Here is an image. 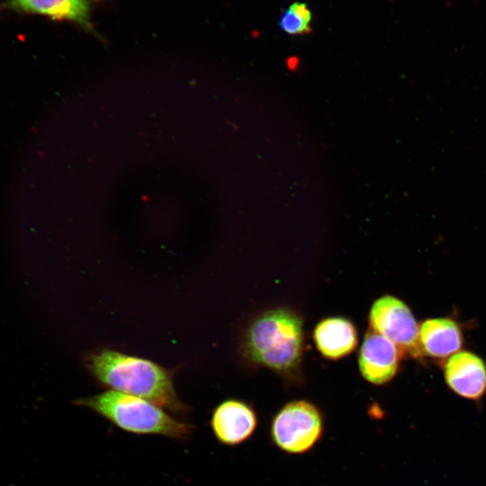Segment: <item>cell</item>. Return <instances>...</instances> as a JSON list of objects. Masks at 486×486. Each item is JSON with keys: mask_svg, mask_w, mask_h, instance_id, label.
<instances>
[{"mask_svg": "<svg viewBox=\"0 0 486 486\" xmlns=\"http://www.w3.org/2000/svg\"><path fill=\"white\" fill-rule=\"evenodd\" d=\"M369 320L372 329L390 339L400 356L422 355L417 321L410 308L400 299L385 295L376 300Z\"/></svg>", "mask_w": 486, "mask_h": 486, "instance_id": "obj_5", "label": "cell"}, {"mask_svg": "<svg viewBox=\"0 0 486 486\" xmlns=\"http://www.w3.org/2000/svg\"><path fill=\"white\" fill-rule=\"evenodd\" d=\"M257 418L246 402L230 399L213 410L211 428L217 441L224 446H236L246 442L255 432Z\"/></svg>", "mask_w": 486, "mask_h": 486, "instance_id": "obj_6", "label": "cell"}, {"mask_svg": "<svg viewBox=\"0 0 486 486\" xmlns=\"http://www.w3.org/2000/svg\"><path fill=\"white\" fill-rule=\"evenodd\" d=\"M75 404L93 410L117 428L135 435L186 440L194 429L190 423L175 418L149 400L113 390L76 400Z\"/></svg>", "mask_w": 486, "mask_h": 486, "instance_id": "obj_2", "label": "cell"}, {"mask_svg": "<svg viewBox=\"0 0 486 486\" xmlns=\"http://www.w3.org/2000/svg\"><path fill=\"white\" fill-rule=\"evenodd\" d=\"M246 346L253 361L275 371L290 372L302 357V320L286 309L267 311L251 325Z\"/></svg>", "mask_w": 486, "mask_h": 486, "instance_id": "obj_3", "label": "cell"}, {"mask_svg": "<svg viewBox=\"0 0 486 486\" xmlns=\"http://www.w3.org/2000/svg\"><path fill=\"white\" fill-rule=\"evenodd\" d=\"M323 431L321 412L307 400L286 403L274 415L270 427L272 442L290 454L309 452L320 440Z\"/></svg>", "mask_w": 486, "mask_h": 486, "instance_id": "obj_4", "label": "cell"}, {"mask_svg": "<svg viewBox=\"0 0 486 486\" xmlns=\"http://www.w3.org/2000/svg\"><path fill=\"white\" fill-rule=\"evenodd\" d=\"M86 365L111 390L145 399L174 413L189 410L177 396L170 373L150 360L102 350L91 354Z\"/></svg>", "mask_w": 486, "mask_h": 486, "instance_id": "obj_1", "label": "cell"}, {"mask_svg": "<svg viewBox=\"0 0 486 486\" xmlns=\"http://www.w3.org/2000/svg\"><path fill=\"white\" fill-rule=\"evenodd\" d=\"M400 353L387 338L374 331L367 332L359 354V369L369 382L381 385L397 373Z\"/></svg>", "mask_w": 486, "mask_h": 486, "instance_id": "obj_8", "label": "cell"}, {"mask_svg": "<svg viewBox=\"0 0 486 486\" xmlns=\"http://www.w3.org/2000/svg\"><path fill=\"white\" fill-rule=\"evenodd\" d=\"M314 340L319 351L330 359L341 358L356 346L355 326L344 318H328L320 321L314 330Z\"/></svg>", "mask_w": 486, "mask_h": 486, "instance_id": "obj_11", "label": "cell"}, {"mask_svg": "<svg viewBox=\"0 0 486 486\" xmlns=\"http://www.w3.org/2000/svg\"><path fill=\"white\" fill-rule=\"evenodd\" d=\"M312 14L307 4L294 2L282 14L279 26L290 35H303L311 32Z\"/></svg>", "mask_w": 486, "mask_h": 486, "instance_id": "obj_12", "label": "cell"}, {"mask_svg": "<svg viewBox=\"0 0 486 486\" xmlns=\"http://www.w3.org/2000/svg\"><path fill=\"white\" fill-rule=\"evenodd\" d=\"M0 11L38 14L53 21L71 22L93 32L90 0H4Z\"/></svg>", "mask_w": 486, "mask_h": 486, "instance_id": "obj_7", "label": "cell"}, {"mask_svg": "<svg viewBox=\"0 0 486 486\" xmlns=\"http://www.w3.org/2000/svg\"><path fill=\"white\" fill-rule=\"evenodd\" d=\"M421 351L431 357L445 358L459 351L463 333L459 325L448 318L428 319L418 330Z\"/></svg>", "mask_w": 486, "mask_h": 486, "instance_id": "obj_10", "label": "cell"}, {"mask_svg": "<svg viewBox=\"0 0 486 486\" xmlns=\"http://www.w3.org/2000/svg\"><path fill=\"white\" fill-rule=\"evenodd\" d=\"M445 379L457 395L477 400L486 392V364L477 355L462 351L454 354L445 365Z\"/></svg>", "mask_w": 486, "mask_h": 486, "instance_id": "obj_9", "label": "cell"}]
</instances>
